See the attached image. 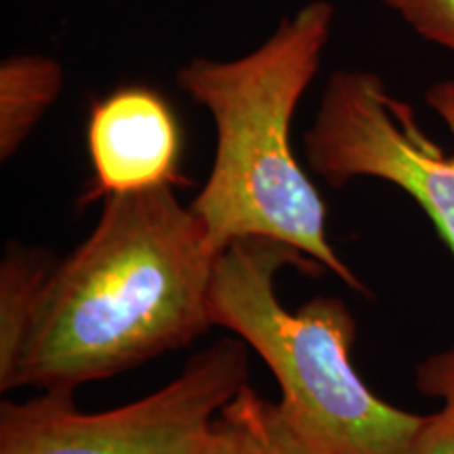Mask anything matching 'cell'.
Instances as JSON below:
<instances>
[{"instance_id": "1", "label": "cell", "mask_w": 454, "mask_h": 454, "mask_svg": "<svg viewBox=\"0 0 454 454\" xmlns=\"http://www.w3.org/2000/svg\"><path fill=\"white\" fill-rule=\"evenodd\" d=\"M219 253L173 185L106 198L93 231L57 259L0 391L76 394L192 345L213 326Z\"/></svg>"}, {"instance_id": "3", "label": "cell", "mask_w": 454, "mask_h": 454, "mask_svg": "<svg viewBox=\"0 0 454 454\" xmlns=\"http://www.w3.org/2000/svg\"><path fill=\"white\" fill-rule=\"evenodd\" d=\"M284 268L326 271L297 248L242 238L215 263L208 309L268 364L280 387L276 419L301 454H408L425 414L379 397L351 362L357 322L348 303L316 297L291 314L276 280Z\"/></svg>"}, {"instance_id": "2", "label": "cell", "mask_w": 454, "mask_h": 454, "mask_svg": "<svg viewBox=\"0 0 454 454\" xmlns=\"http://www.w3.org/2000/svg\"><path fill=\"white\" fill-rule=\"evenodd\" d=\"M331 0H309L236 59L196 57L177 87L211 114L217 133L208 177L192 200L219 251L242 238L297 248L357 294H371L334 251L326 204L293 145V121L320 70L334 27Z\"/></svg>"}, {"instance_id": "8", "label": "cell", "mask_w": 454, "mask_h": 454, "mask_svg": "<svg viewBox=\"0 0 454 454\" xmlns=\"http://www.w3.org/2000/svg\"><path fill=\"white\" fill-rule=\"evenodd\" d=\"M57 257L43 247L7 244L0 263V385L13 372Z\"/></svg>"}, {"instance_id": "7", "label": "cell", "mask_w": 454, "mask_h": 454, "mask_svg": "<svg viewBox=\"0 0 454 454\" xmlns=\"http://www.w3.org/2000/svg\"><path fill=\"white\" fill-rule=\"evenodd\" d=\"M64 90V67L49 55H11L0 64V160L26 144Z\"/></svg>"}, {"instance_id": "5", "label": "cell", "mask_w": 454, "mask_h": 454, "mask_svg": "<svg viewBox=\"0 0 454 454\" xmlns=\"http://www.w3.org/2000/svg\"><path fill=\"white\" fill-rule=\"evenodd\" d=\"M454 141V81L425 93ZM308 167L328 185L379 179L412 198L454 254V147L427 137L414 107L395 98L377 72L331 74L311 127L303 133Z\"/></svg>"}, {"instance_id": "10", "label": "cell", "mask_w": 454, "mask_h": 454, "mask_svg": "<svg viewBox=\"0 0 454 454\" xmlns=\"http://www.w3.org/2000/svg\"><path fill=\"white\" fill-rule=\"evenodd\" d=\"M414 385L438 400L440 411L425 414L408 454H454V343L419 362Z\"/></svg>"}, {"instance_id": "4", "label": "cell", "mask_w": 454, "mask_h": 454, "mask_svg": "<svg viewBox=\"0 0 454 454\" xmlns=\"http://www.w3.org/2000/svg\"><path fill=\"white\" fill-rule=\"evenodd\" d=\"M242 339H219L154 394L84 412L76 394L41 391L0 404V454H213L215 419L248 385Z\"/></svg>"}, {"instance_id": "9", "label": "cell", "mask_w": 454, "mask_h": 454, "mask_svg": "<svg viewBox=\"0 0 454 454\" xmlns=\"http://www.w3.org/2000/svg\"><path fill=\"white\" fill-rule=\"evenodd\" d=\"M213 454H301L276 419L274 402L247 385L215 419Z\"/></svg>"}, {"instance_id": "11", "label": "cell", "mask_w": 454, "mask_h": 454, "mask_svg": "<svg viewBox=\"0 0 454 454\" xmlns=\"http://www.w3.org/2000/svg\"><path fill=\"white\" fill-rule=\"evenodd\" d=\"M404 24L454 55V0H379Z\"/></svg>"}, {"instance_id": "6", "label": "cell", "mask_w": 454, "mask_h": 454, "mask_svg": "<svg viewBox=\"0 0 454 454\" xmlns=\"http://www.w3.org/2000/svg\"><path fill=\"white\" fill-rule=\"evenodd\" d=\"M87 152L93 177L81 207L184 184L179 121L168 99L145 84L118 87L90 106Z\"/></svg>"}]
</instances>
